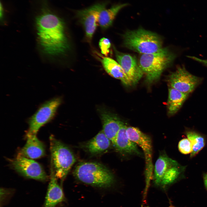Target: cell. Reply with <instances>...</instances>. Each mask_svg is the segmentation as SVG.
<instances>
[{
	"label": "cell",
	"instance_id": "1",
	"mask_svg": "<svg viewBox=\"0 0 207 207\" xmlns=\"http://www.w3.org/2000/svg\"><path fill=\"white\" fill-rule=\"evenodd\" d=\"M46 5L43 4L41 13L36 18L39 43L47 53L53 55L62 54L69 48L64 22Z\"/></svg>",
	"mask_w": 207,
	"mask_h": 207
},
{
	"label": "cell",
	"instance_id": "2",
	"mask_svg": "<svg viewBox=\"0 0 207 207\" xmlns=\"http://www.w3.org/2000/svg\"><path fill=\"white\" fill-rule=\"evenodd\" d=\"M74 174L80 181L99 187H109L115 181L111 171L103 165L97 162H81L76 166Z\"/></svg>",
	"mask_w": 207,
	"mask_h": 207
},
{
	"label": "cell",
	"instance_id": "3",
	"mask_svg": "<svg viewBox=\"0 0 207 207\" xmlns=\"http://www.w3.org/2000/svg\"><path fill=\"white\" fill-rule=\"evenodd\" d=\"M123 38L126 47L142 54L155 53L163 48L162 40L158 35L143 29L128 31Z\"/></svg>",
	"mask_w": 207,
	"mask_h": 207
},
{
	"label": "cell",
	"instance_id": "4",
	"mask_svg": "<svg viewBox=\"0 0 207 207\" xmlns=\"http://www.w3.org/2000/svg\"><path fill=\"white\" fill-rule=\"evenodd\" d=\"M175 57V54L168 48H162L155 53L142 54L139 65L145 74L147 81L152 83L159 79Z\"/></svg>",
	"mask_w": 207,
	"mask_h": 207
},
{
	"label": "cell",
	"instance_id": "5",
	"mask_svg": "<svg viewBox=\"0 0 207 207\" xmlns=\"http://www.w3.org/2000/svg\"><path fill=\"white\" fill-rule=\"evenodd\" d=\"M51 165L57 178L63 181L76 161L74 154L66 145L53 136L49 138Z\"/></svg>",
	"mask_w": 207,
	"mask_h": 207
},
{
	"label": "cell",
	"instance_id": "6",
	"mask_svg": "<svg viewBox=\"0 0 207 207\" xmlns=\"http://www.w3.org/2000/svg\"><path fill=\"white\" fill-rule=\"evenodd\" d=\"M181 170V168L177 162L166 154H162L155 163L154 183L156 186L165 189L177 179Z\"/></svg>",
	"mask_w": 207,
	"mask_h": 207
},
{
	"label": "cell",
	"instance_id": "7",
	"mask_svg": "<svg viewBox=\"0 0 207 207\" xmlns=\"http://www.w3.org/2000/svg\"><path fill=\"white\" fill-rule=\"evenodd\" d=\"M59 98H55L43 104L29 119L26 137L36 136L40 128L52 119L61 103Z\"/></svg>",
	"mask_w": 207,
	"mask_h": 207
},
{
	"label": "cell",
	"instance_id": "8",
	"mask_svg": "<svg viewBox=\"0 0 207 207\" xmlns=\"http://www.w3.org/2000/svg\"><path fill=\"white\" fill-rule=\"evenodd\" d=\"M8 160L15 170L26 177L41 181L47 179L42 166L32 159L17 156L16 158L8 159Z\"/></svg>",
	"mask_w": 207,
	"mask_h": 207
},
{
	"label": "cell",
	"instance_id": "9",
	"mask_svg": "<svg viewBox=\"0 0 207 207\" xmlns=\"http://www.w3.org/2000/svg\"><path fill=\"white\" fill-rule=\"evenodd\" d=\"M108 4V2L99 3L76 12V16L83 25L86 39L89 43L96 30L99 13Z\"/></svg>",
	"mask_w": 207,
	"mask_h": 207
},
{
	"label": "cell",
	"instance_id": "10",
	"mask_svg": "<svg viewBox=\"0 0 207 207\" xmlns=\"http://www.w3.org/2000/svg\"><path fill=\"white\" fill-rule=\"evenodd\" d=\"M167 80L169 86L189 94L199 84L200 79L189 73L184 66H179L169 75Z\"/></svg>",
	"mask_w": 207,
	"mask_h": 207
},
{
	"label": "cell",
	"instance_id": "11",
	"mask_svg": "<svg viewBox=\"0 0 207 207\" xmlns=\"http://www.w3.org/2000/svg\"><path fill=\"white\" fill-rule=\"evenodd\" d=\"M126 133L128 138L140 147L144 153L146 166L147 181L149 182L152 168V145L151 139L149 136L136 127H127Z\"/></svg>",
	"mask_w": 207,
	"mask_h": 207
},
{
	"label": "cell",
	"instance_id": "12",
	"mask_svg": "<svg viewBox=\"0 0 207 207\" xmlns=\"http://www.w3.org/2000/svg\"><path fill=\"white\" fill-rule=\"evenodd\" d=\"M115 56L132 85L135 84L142 77L143 72L135 57L120 52L114 48Z\"/></svg>",
	"mask_w": 207,
	"mask_h": 207
},
{
	"label": "cell",
	"instance_id": "13",
	"mask_svg": "<svg viewBox=\"0 0 207 207\" xmlns=\"http://www.w3.org/2000/svg\"><path fill=\"white\" fill-rule=\"evenodd\" d=\"M50 177L44 207H55L64 200L63 191L58 183L57 178L51 165Z\"/></svg>",
	"mask_w": 207,
	"mask_h": 207
},
{
	"label": "cell",
	"instance_id": "14",
	"mask_svg": "<svg viewBox=\"0 0 207 207\" xmlns=\"http://www.w3.org/2000/svg\"><path fill=\"white\" fill-rule=\"evenodd\" d=\"M126 127L124 124L121 128L113 144L116 150L123 154L141 155L137 145L128 137L126 133Z\"/></svg>",
	"mask_w": 207,
	"mask_h": 207
},
{
	"label": "cell",
	"instance_id": "15",
	"mask_svg": "<svg viewBox=\"0 0 207 207\" xmlns=\"http://www.w3.org/2000/svg\"><path fill=\"white\" fill-rule=\"evenodd\" d=\"M26 138L25 145L20 151L17 156L36 159L45 155V150L44 144L36 136Z\"/></svg>",
	"mask_w": 207,
	"mask_h": 207
},
{
	"label": "cell",
	"instance_id": "16",
	"mask_svg": "<svg viewBox=\"0 0 207 207\" xmlns=\"http://www.w3.org/2000/svg\"><path fill=\"white\" fill-rule=\"evenodd\" d=\"M102 130L113 144L120 129L124 124L114 115L107 112L101 115Z\"/></svg>",
	"mask_w": 207,
	"mask_h": 207
},
{
	"label": "cell",
	"instance_id": "17",
	"mask_svg": "<svg viewBox=\"0 0 207 207\" xmlns=\"http://www.w3.org/2000/svg\"><path fill=\"white\" fill-rule=\"evenodd\" d=\"M101 62L104 69L110 75L120 80L126 85H132L123 69L118 63L111 58L106 57L103 58Z\"/></svg>",
	"mask_w": 207,
	"mask_h": 207
},
{
	"label": "cell",
	"instance_id": "18",
	"mask_svg": "<svg viewBox=\"0 0 207 207\" xmlns=\"http://www.w3.org/2000/svg\"><path fill=\"white\" fill-rule=\"evenodd\" d=\"M129 5L128 3H119L112 5L108 9L105 8L100 12L98 23L103 29H106L112 24L116 16L122 9Z\"/></svg>",
	"mask_w": 207,
	"mask_h": 207
},
{
	"label": "cell",
	"instance_id": "19",
	"mask_svg": "<svg viewBox=\"0 0 207 207\" xmlns=\"http://www.w3.org/2000/svg\"><path fill=\"white\" fill-rule=\"evenodd\" d=\"M189 94L169 86L167 103L168 113L169 115H173L178 111Z\"/></svg>",
	"mask_w": 207,
	"mask_h": 207
},
{
	"label": "cell",
	"instance_id": "20",
	"mask_svg": "<svg viewBox=\"0 0 207 207\" xmlns=\"http://www.w3.org/2000/svg\"><path fill=\"white\" fill-rule=\"evenodd\" d=\"M111 142L102 130L86 143L85 147L90 153L97 154L108 149Z\"/></svg>",
	"mask_w": 207,
	"mask_h": 207
},
{
	"label": "cell",
	"instance_id": "21",
	"mask_svg": "<svg viewBox=\"0 0 207 207\" xmlns=\"http://www.w3.org/2000/svg\"><path fill=\"white\" fill-rule=\"evenodd\" d=\"M187 138L190 141L192 146V151L190 157L196 156L204 147L206 141L204 138L200 134L193 131L186 132Z\"/></svg>",
	"mask_w": 207,
	"mask_h": 207
},
{
	"label": "cell",
	"instance_id": "22",
	"mask_svg": "<svg viewBox=\"0 0 207 207\" xmlns=\"http://www.w3.org/2000/svg\"><path fill=\"white\" fill-rule=\"evenodd\" d=\"M178 148L180 152L183 154L191 153L192 151L191 143L187 138L183 139L179 141Z\"/></svg>",
	"mask_w": 207,
	"mask_h": 207
},
{
	"label": "cell",
	"instance_id": "23",
	"mask_svg": "<svg viewBox=\"0 0 207 207\" xmlns=\"http://www.w3.org/2000/svg\"><path fill=\"white\" fill-rule=\"evenodd\" d=\"M99 45L101 53L106 56H107L109 53V49L111 46L110 40L107 38H102L99 40Z\"/></svg>",
	"mask_w": 207,
	"mask_h": 207
},
{
	"label": "cell",
	"instance_id": "24",
	"mask_svg": "<svg viewBox=\"0 0 207 207\" xmlns=\"http://www.w3.org/2000/svg\"><path fill=\"white\" fill-rule=\"evenodd\" d=\"M188 57L194 60L200 62L205 65L207 66V60H202L195 56H187Z\"/></svg>",
	"mask_w": 207,
	"mask_h": 207
},
{
	"label": "cell",
	"instance_id": "25",
	"mask_svg": "<svg viewBox=\"0 0 207 207\" xmlns=\"http://www.w3.org/2000/svg\"><path fill=\"white\" fill-rule=\"evenodd\" d=\"M203 180L205 187L207 190V173L204 175Z\"/></svg>",
	"mask_w": 207,
	"mask_h": 207
}]
</instances>
